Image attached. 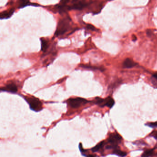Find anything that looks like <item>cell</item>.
Listing matches in <instances>:
<instances>
[{"instance_id":"1","label":"cell","mask_w":157,"mask_h":157,"mask_svg":"<svg viewBox=\"0 0 157 157\" xmlns=\"http://www.w3.org/2000/svg\"><path fill=\"white\" fill-rule=\"evenodd\" d=\"M70 2L71 3L70 5H58L57 8L60 13H63L71 10H81L93 3L92 0H70Z\"/></svg>"},{"instance_id":"2","label":"cell","mask_w":157,"mask_h":157,"mask_svg":"<svg viewBox=\"0 0 157 157\" xmlns=\"http://www.w3.org/2000/svg\"><path fill=\"white\" fill-rule=\"evenodd\" d=\"M73 23L71 18L67 15L59 21L55 35L59 37L64 35L65 33L71 31Z\"/></svg>"},{"instance_id":"3","label":"cell","mask_w":157,"mask_h":157,"mask_svg":"<svg viewBox=\"0 0 157 157\" xmlns=\"http://www.w3.org/2000/svg\"><path fill=\"white\" fill-rule=\"evenodd\" d=\"M24 99L29 105L31 110L38 112L43 109V103L39 99L34 96H24Z\"/></svg>"},{"instance_id":"4","label":"cell","mask_w":157,"mask_h":157,"mask_svg":"<svg viewBox=\"0 0 157 157\" xmlns=\"http://www.w3.org/2000/svg\"><path fill=\"white\" fill-rule=\"evenodd\" d=\"M122 137L117 133L112 134L108 138V141L110 145L107 146V149H113L117 148L118 144L122 140Z\"/></svg>"},{"instance_id":"5","label":"cell","mask_w":157,"mask_h":157,"mask_svg":"<svg viewBox=\"0 0 157 157\" xmlns=\"http://www.w3.org/2000/svg\"><path fill=\"white\" fill-rule=\"evenodd\" d=\"M89 102L90 101L86 99L79 97L69 99L67 101V104L71 107L75 109L78 108L80 106H83Z\"/></svg>"},{"instance_id":"6","label":"cell","mask_w":157,"mask_h":157,"mask_svg":"<svg viewBox=\"0 0 157 157\" xmlns=\"http://www.w3.org/2000/svg\"><path fill=\"white\" fill-rule=\"evenodd\" d=\"M93 102L101 107H102L106 106L110 108H111L115 104L114 100L111 97H108L105 99L96 97L95 99V101Z\"/></svg>"},{"instance_id":"7","label":"cell","mask_w":157,"mask_h":157,"mask_svg":"<svg viewBox=\"0 0 157 157\" xmlns=\"http://www.w3.org/2000/svg\"><path fill=\"white\" fill-rule=\"evenodd\" d=\"M0 90L15 93L18 91V87L15 83L11 82L7 84L5 86L1 88Z\"/></svg>"},{"instance_id":"8","label":"cell","mask_w":157,"mask_h":157,"mask_svg":"<svg viewBox=\"0 0 157 157\" xmlns=\"http://www.w3.org/2000/svg\"><path fill=\"white\" fill-rule=\"evenodd\" d=\"M40 40L41 42V51L43 52V55H44L47 53L48 50L50 46V44L48 40L43 38H41Z\"/></svg>"},{"instance_id":"9","label":"cell","mask_w":157,"mask_h":157,"mask_svg":"<svg viewBox=\"0 0 157 157\" xmlns=\"http://www.w3.org/2000/svg\"><path fill=\"white\" fill-rule=\"evenodd\" d=\"M14 12V9H11L9 10L4 11L0 13V19H8L10 18Z\"/></svg>"},{"instance_id":"10","label":"cell","mask_w":157,"mask_h":157,"mask_svg":"<svg viewBox=\"0 0 157 157\" xmlns=\"http://www.w3.org/2000/svg\"><path fill=\"white\" fill-rule=\"evenodd\" d=\"M123 67L124 68H131L136 66L137 64L130 58L126 59L123 62Z\"/></svg>"},{"instance_id":"11","label":"cell","mask_w":157,"mask_h":157,"mask_svg":"<svg viewBox=\"0 0 157 157\" xmlns=\"http://www.w3.org/2000/svg\"><path fill=\"white\" fill-rule=\"evenodd\" d=\"M28 6H40L39 5L35 3H32L29 0H19V6L18 8H24Z\"/></svg>"},{"instance_id":"12","label":"cell","mask_w":157,"mask_h":157,"mask_svg":"<svg viewBox=\"0 0 157 157\" xmlns=\"http://www.w3.org/2000/svg\"><path fill=\"white\" fill-rule=\"evenodd\" d=\"M80 67H83L85 69H87L91 70H100V71H103L104 70V69L101 67H93L90 65H82L80 66Z\"/></svg>"},{"instance_id":"13","label":"cell","mask_w":157,"mask_h":157,"mask_svg":"<svg viewBox=\"0 0 157 157\" xmlns=\"http://www.w3.org/2000/svg\"><path fill=\"white\" fill-rule=\"evenodd\" d=\"M104 145H105L104 141H101V142L99 143L98 144H97L96 146H95L94 147H93L91 149V151L93 153L97 152L99 151L101 149H102V148L103 147Z\"/></svg>"},{"instance_id":"14","label":"cell","mask_w":157,"mask_h":157,"mask_svg":"<svg viewBox=\"0 0 157 157\" xmlns=\"http://www.w3.org/2000/svg\"><path fill=\"white\" fill-rule=\"evenodd\" d=\"M113 153L118 155V156H121V157H124L127 155V153L126 152L122 151L121 150L117 148L114 149Z\"/></svg>"},{"instance_id":"15","label":"cell","mask_w":157,"mask_h":157,"mask_svg":"<svg viewBox=\"0 0 157 157\" xmlns=\"http://www.w3.org/2000/svg\"><path fill=\"white\" fill-rule=\"evenodd\" d=\"M154 154V151L153 149L147 150L145 151L142 155V157H149L152 156Z\"/></svg>"},{"instance_id":"16","label":"cell","mask_w":157,"mask_h":157,"mask_svg":"<svg viewBox=\"0 0 157 157\" xmlns=\"http://www.w3.org/2000/svg\"><path fill=\"white\" fill-rule=\"evenodd\" d=\"M86 28L87 29L90 30L92 31H96V29L94 27L93 25L90 24H87L86 25Z\"/></svg>"},{"instance_id":"17","label":"cell","mask_w":157,"mask_h":157,"mask_svg":"<svg viewBox=\"0 0 157 157\" xmlns=\"http://www.w3.org/2000/svg\"><path fill=\"white\" fill-rule=\"evenodd\" d=\"M147 125L151 128H157V122H154V123H149L147 124Z\"/></svg>"},{"instance_id":"18","label":"cell","mask_w":157,"mask_h":157,"mask_svg":"<svg viewBox=\"0 0 157 157\" xmlns=\"http://www.w3.org/2000/svg\"><path fill=\"white\" fill-rule=\"evenodd\" d=\"M146 34H147V35H148V36L150 37V36H151L152 35H153V32H152V31L148 30V31H147V32H146Z\"/></svg>"},{"instance_id":"19","label":"cell","mask_w":157,"mask_h":157,"mask_svg":"<svg viewBox=\"0 0 157 157\" xmlns=\"http://www.w3.org/2000/svg\"><path fill=\"white\" fill-rule=\"evenodd\" d=\"M153 135L152 136H153V137L155 139H156L157 140V131H155L154 132H153L152 133Z\"/></svg>"},{"instance_id":"20","label":"cell","mask_w":157,"mask_h":157,"mask_svg":"<svg viewBox=\"0 0 157 157\" xmlns=\"http://www.w3.org/2000/svg\"><path fill=\"white\" fill-rule=\"evenodd\" d=\"M153 77L154 78H155V79L157 80V72L155 73L153 75Z\"/></svg>"},{"instance_id":"21","label":"cell","mask_w":157,"mask_h":157,"mask_svg":"<svg viewBox=\"0 0 157 157\" xmlns=\"http://www.w3.org/2000/svg\"></svg>"}]
</instances>
